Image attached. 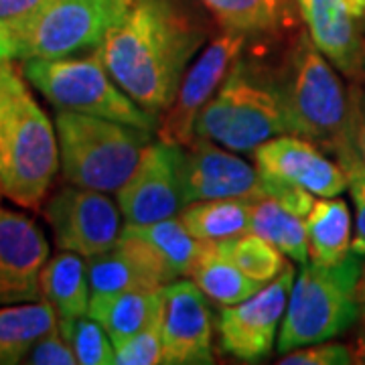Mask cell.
Listing matches in <instances>:
<instances>
[{
  "mask_svg": "<svg viewBox=\"0 0 365 365\" xmlns=\"http://www.w3.org/2000/svg\"><path fill=\"white\" fill-rule=\"evenodd\" d=\"M205 41V29L175 0H134L130 13L96 51L118 86L158 116L175 102Z\"/></svg>",
  "mask_w": 365,
  "mask_h": 365,
  "instance_id": "obj_1",
  "label": "cell"
},
{
  "mask_svg": "<svg viewBox=\"0 0 365 365\" xmlns=\"http://www.w3.org/2000/svg\"><path fill=\"white\" fill-rule=\"evenodd\" d=\"M59 140L23 66L0 63V187L14 205L39 209L59 170Z\"/></svg>",
  "mask_w": 365,
  "mask_h": 365,
  "instance_id": "obj_2",
  "label": "cell"
},
{
  "mask_svg": "<svg viewBox=\"0 0 365 365\" xmlns=\"http://www.w3.org/2000/svg\"><path fill=\"white\" fill-rule=\"evenodd\" d=\"M278 90L287 106L290 134L321 146L343 169L355 165L349 138L351 96L311 37H300L292 47L287 78Z\"/></svg>",
  "mask_w": 365,
  "mask_h": 365,
  "instance_id": "obj_3",
  "label": "cell"
},
{
  "mask_svg": "<svg viewBox=\"0 0 365 365\" xmlns=\"http://www.w3.org/2000/svg\"><path fill=\"white\" fill-rule=\"evenodd\" d=\"M55 130L66 181L102 193H118L153 136L150 130L69 110H57Z\"/></svg>",
  "mask_w": 365,
  "mask_h": 365,
  "instance_id": "obj_4",
  "label": "cell"
},
{
  "mask_svg": "<svg viewBox=\"0 0 365 365\" xmlns=\"http://www.w3.org/2000/svg\"><path fill=\"white\" fill-rule=\"evenodd\" d=\"M361 268V256L355 252L335 266L302 264L290 288L278 351L288 353L345 333L359 319L357 282Z\"/></svg>",
  "mask_w": 365,
  "mask_h": 365,
  "instance_id": "obj_5",
  "label": "cell"
},
{
  "mask_svg": "<svg viewBox=\"0 0 365 365\" xmlns=\"http://www.w3.org/2000/svg\"><path fill=\"white\" fill-rule=\"evenodd\" d=\"M23 71L29 83L57 110L158 130L157 116L118 86L98 51L69 57H31L23 59Z\"/></svg>",
  "mask_w": 365,
  "mask_h": 365,
  "instance_id": "obj_6",
  "label": "cell"
},
{
  "mask_svg": "<svg viewBox=\"0 0 365 365\" xmlns=\"http://www.w3.org/2000/svg\"><path fill=\"white\" fill-rule=\"evenodd\" d=\"M290 134L287 106L272 83L235 61L222 88L199 114L195 136L237 153H254L262 143Z\"/></svg>",
  "mask_w": 365,
  "mask_h": 365,
  "instance_id": "obj_7",
  "label": "cell"
},
{
  "mask_svg": "<svg viewBox=\"0 0 365 365\" xmlns=\"http://www.w3.org/2000/svg\"><path fill=\"white\" fill-rule=\"evenodd\" d=\"M134 0H51L35 23L23 59L69 57L102 47Z\"/></svg>",
  "mask_w": 365,
  "mask_h": 365,
  "instance_id": "obj_8",
  "label": "cell"
},
{
  "mask_svg": "<svg viewBox=\"0 0 365 365\" xmlns=\"http://www.w3.org/2000/svg\"><path fill=\"white\" fill-rule=\"evenodd\" d=\"M43 215L59 250L76 252L86 260L114 248L122 234V213L102 191L67 185L45 203Z\"/></svg>",
  "mask_w": 365,
  "mask_h": 365,
  "instance_id": "obj_9",
  "label": "cell"
},
{
  "mask_svg": "<svg viewBox=\"0 0 365 365\" xmlns=\"http://www.w3.org/2000/svg\"><path fill=\"white\" fill-rule=\"evenodd\" d=\"M182 146L163 140L144 146L128 181L118 189L124 225H148L175 217L182 207Z\"/></svg>",
  "mask_w": 365,
  "mask_h": 365,
  "instance_id": "obj_10",
  "label": "cell"
},
{
  "mask_svg": "<svg viewBox=\"0 0 365 365\" xmlns=\"http://www.w3.org/2000/svg\"><path fill=\"white\" fill-rule=\"evenodd\" d=\"M246 45V35L225 31L203 49L187 69L175 102L158 124V140L175 146H187L195 138L199 114L222 88Z\"/></svg>",
  "mask_w": 365,
  "mask_h": 365,
  "instance_id": "obj_11",
  "label": "cell"
},
{
  "mask_svg": "<svg viewBox=\"0 0 365 365\" xmlns=\"http://www.w3.org/2000/svg\"><path fill=\"white\" fill-rule=\"evenodd\" d=\"M294 266L288 264L272 282L232 307H223L220 317L222 349L240 361H260L276 345V333L287 313Z\"/></svg>",
  "mask_w": 365,
  "mask_h": 365,
  "instance_id": "obj_12",
  "label": "cell"
},
{
  "mask_svg": "<svg viewBox=\"0 0 365 365\" xmlns=\"http://www.w3.org/2000/svg\"><path fill=\"white\" fill-rule=\"evenodd\" d=\"M181 181L185 205L203 199L264 197V175L256 165L201 136L182 146Z\"/></svg>",
  "mask_w": 365,
  "mask_h": 365,
  "instance_id": "obj_13",
  "label": "cell"
},
{
  "mask_svg": "<svg viewBox=\"0 0 365 365\" xmlns=\"http://www.w3.org/2000/svg\"><path fill=\"white\" fill-rule=\"evenodd\" d=\"M163 364H213V317L205 292L193 280L163 288Z\"/></svg>",
  "mask_w": 365,
  "mask_h": 365,
  "instance_id": "obj_14",
  "label": "cell"
},
{
  "mask_svg": "<svg viewBox=\"0 0 365 365\" xmlns=\"http://www.w3.org/2000/svg\"><path fill=\"white\" fill-rule=\"evenodd\" d=\"M49 242L25 213L0 207V307L43 299L41 270Z\"/></svg>",
  "mask_w": 365,
  "mask_h": 365,
  "instance_id": "obj_15",
  "label": "cell"
},
{
  "mask_svg": "<svg viewBox=\"0 0 365 365\" xmlns=\"http://www.w3.org/2000/svg\"><path fill=\"white\" fill-rule=\"evenodd\" d=\"M256 167L274 179L299 185L317 197H337L347 189V173L311 140L280 134L254 150Z\"/></svg>",
  "mask_w": 365,
  "mask_h": 365,
  "instance_id": "obj_16",
  "label": "cell"
},
{
  "mask_svg": "<svg viewBox=\"0 0 365 365\" xmlns=\"http://www.w3.org/2000/svg\"><path fill=\"white\" fill-rule=\"evenodd\" d=\"M314 47L353 81L365 79V37L349 0H297Z\"/></svg>",
  "mask_w": 365,
  "mask_h": 365,
  "instance_id": "obj_17",
  "label": "cell"
},
{
  "mask_svg": "<svg viewBox=\"0 0 365 365\" xmlns=\"http://www.w3.org/2000/svg\"><path fill=\"white\" fill-rule=\"evenodd\" d=\"M163 288L91 294L88 314L104 327L114 347H118L160 314Z\"/></svg>",
  "mask_w": 365,
  "mask_h": 365,
  "instance_id": "obj_18",
  "label": "cell"
},
{
  "mask_svg": "<svg viewBox=\"0 0 365 365\" xmlns=\"http://www.w3.org/2000/svg\"><path fill=\"white\" fill-rule=\"evenodd\" d=\"M124 230L148 246L165 268L170 282L195 272L199 262L213 246L191 234L177 215L148 225H124Z\"/></svg>",
  "mask_w": 365,
  "mask_h": 365,
  "instance_id": "obj_19",
  "label": "cell"
},
{
  "mask_svg": "<svg viewBox=\"0 0 365 365\" xmlns=\"http://www.w3.org/2000/svg\"><path fill=\"white\" fill-rule=\"evenodd\" d=\"M309 258L319 266H335L351 254V211L337 197L314 199L307 215Z\"/></svg>",
  "mask_w": 365,
  "mask_h": 365,
  "instance_id": "obj_20",
  "label": "cell"
},
{
  "mask_svg": "<svg viewBox=\"0 0 365 365\" xmlns=\"http://www.w3.org/2000/svg\"><path fill=\"white\" fill-rule=\"evenodd\" d=\"M57 327V311L49 300H29L0 307V365L25 361L35 343Z\"/></svg>",
  "mask_w": 365,
  "mask_h": 365,
  "instance_id": "obj_21",
  "label": "cell"
},
{
  "mask_svg": "<svg viewBox=\"0 0 365 365\" xmlns=\"http://www.w3.org/2000/svg\"><path fill=\"white\" fill-rule=\"evenodd\" d=\"M90 292L88 260L83 256L59 250L45 262L41 270V294L55 307L57 319L88 314Z\"/></svg>",
  "mask_w": 365,
  "mask_h": 365,
  "instance_id": "obj_22",
  "label": "cell"
},
{
  "mask_svg": "<svg viewBox=\"0 0 365 365\" xmlns=\"http://www.w3.org/2000/svg\"><path fill=\"white\" fill-rule=\"evenodd\" d=\"M252 205L254 199L248 197L203 199L187 203L179 217L195 237L209 244H222L232 237L248 234Z\"/></svg>",
  "mask_w": 365,
  "mask_h": 365,
  "instance_id": "obj_23",
  "label": "cell"
},
{
  "mask_svg": "<svg viewBox=\"0 0 365 365\" xmlns=\"http://www.w3.org/2000/svg\"><path fill=\"white\" fill-rule=\"evenodd\" d=\"M250 232L268 240L290 260L299 264H307L309 260L307 217L299 215L274 197L254 199Z\"/></svg>",
  "mask_w": 365,
  "mask_h": 365,
  "instance_id": "obj_24",
  "label": "cell"
},
{
  "mask_svg": "<svg viewBox=\"0 0 365 365\" xmlns=\"http://www.w3.org/2000/svg\"><path fill=\"white\" fill-rule=\"evenodd\" d=\"M191 280L205 292L207 299L222 307H232L250 299L264 287L262 282L246 276L227 258H223L217 244H213L205 258L199 262L195 272L191 274Z\"/></svg>",
  "mask_w": 365,
  "mask_h": 365,
  "instance_id": "obj_25",
  "label": "cell"
},
{
  "mask_svg": "<svg viewBox=\"0 0 365 365\" xmlns=\"http://www.w3.org/2000/svg\"><path fill=\"white\" fill-rule=\"evenodd\" d=\"M215 21L225 29L242 35L270 33L280 25L287 0H199Z\"/></svg>",
  "mask_w": 365,
  "mask_h": 365,
  "instance_id": "obj_26",
  "label": "cell"
},
{
  "mask_svg": "<svg viewBox=\"0 0 365 365\" xmlns=\"http://www.w3.org/2000/svg\"><path fill=\"white\" fill-rule=\"evenodd\" d=\"M217 250L223 258L237 266L242 272L258 280L262 284L272 282L278 274L288 266L284 254L254 232L232 237L227 242L217 244Z\"/></svg>",
  "mask_w": 365,
  "mask_h": 365,
  "instance_id": "obj_27",
  "label": "cell"
},
{
  "mask_svg": "<svg viewBox=\"0 0 365 365\" xmlns=\"http://www.w3.org/2000/svg\"><path fill=\"white\" fill-rule=\"evenodd\" d=\"M51 0H0V63L23 59L35 23Z\"/></svg>",
  "mask_w": 365,
  "mask_h": 365,
  "instance_id": "obj_28",
  "label": "cell"
},
{
  "mask_svg": "<svg viewBox=\"0 0 365 365\" xmlns=\"http://www.w3.org/2000/svg\"><path fill=\"white\" fill-rule=\"evenodd\" d=\"M61 335L78 357L81 365H112L116 364V347L108 337L104 327L90 314L57 319Z\"/></svg>",
  "mask_w": 365,
  "mask_h": 365,
  "instance_id": "obj_29",
  "label": "cell"
},
{
  "mask_svg": "<svg viewBox=\"0 0 365 365\" xmlns=\"http://www.w3.org/2000/svg\"><path fill=\"white\" fill-rule=\"evenodd\" d=\"M160 317L146 325L143 331L132 335L116 347V365H157L163 364V331Z\"/></svg>",
  "mask_w": 365,
  "mask_h": 365,
  "instance_id": "obj_30",
  "label": "cell"
},
{
  "mask_svg": "<svg viewBox=\"0 0 365 365\" xmlns=\"http://www.w3.org/2000/svg\"><path fill=\"white\" fill-rule=\"evenodd\" d=\"M351 347L343 343H331V341H321V343H311L304 347H297L292 351L284 353L280 359L282 365H347L353 364Z\"/></svg>",
  "mask_w": 365,
  "mask_h": 365,
  "instance_id": "obj_31",
  "label": "cell"
},
{
  "mask_svg": "<svg viewBox=\"0 0 365 365\" xmlns=\"http://www.w3.org/2000/svg\"><path fill=\"white\" fill-rule=\"evenodd\" d=\"M25 361L35 365H76L78 357L57 325L35 343Z\"/></svg>",
  "mask_w": 365,
  "mask_h": 365,
  "instance_id": "obj_32",
  "label": "cell"
},
{
  "mask_svg": "<svg viewBox=\"0 0 365 365\" xmlns=\"http://www.w3.org/2000/svg\"><path fill=\"white\" fill-rule=\"evenodd\" d=\"M347 173V189L351 195L353 207H355V237H353L351 250L359 254L361 258L365 256V167L355 163Z\"/></svg>",
  "mask_w": 365,
  "mask_h": 365,
  "instance_id": "obj_33",
  "label": "cell"
},
{
  "mask_svg": "<svg viewBox=\"0 0 365 365\" xmlns=\"http://www.w3.org/2000/svg\"><path fill=\"white\" fill-rule=\"evenodd\" d=\"M351 96V122H349V138L355 153V163L365 167V88L353 86Z\"/></svg>",
  "mask_w": 365,
  "mask_h": 365,
  "instance_id": "obj_34",
  "label": "cell"
},
{
  "mask_svg": "<svg viewBox=\"0 0 365 365\" xmlns=\"http://www.w3.org/2000/svg\"><path fill=\"white\" fill-rule=\"evenodd\" d=\"M357 302H359V317L365 323V264L364 268H361L359 282H357Z\"/></svg>",
  "mask_w": 365,
  "mask_h": 365,
  "instance_id": "obj_35",
  "label": "cell"
},
{
  "mask_svg": "<svg viewBox=\"0 0 365 365\" xmlns=\"http://www.w3.org/2000/svg\"><path fill=\"white\" fill-rule=\"evenodd\" d=\"M349 4H351L353 11L357 14L365 13V0H349Z\"/></svg>",
  "mask_w": 365,
  "mask_h": 365,
  "instance_id": "obj_36",
  "label": "cell"
},
{
  "mask_svg": "<svg viewBox=\"0 0 365 365\" xmlns=\"http://www.w3.org/2000/svg\"><path fill=\"white\" fill-rule=\"evenodd\" d=\"M0 197H4V195H2V187H0Z\"/></svg>",
  "mask_w": 365,
  "mask_h": 365,
  "instance_id": "obj_37",
  "label": "cell"
}]
</instances>
